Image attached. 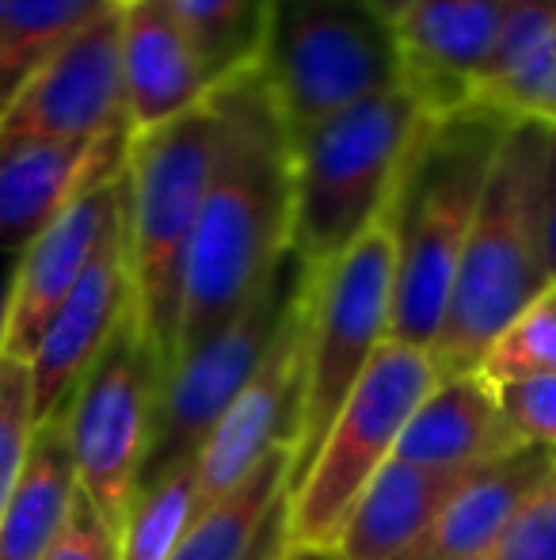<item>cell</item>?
<instances>
[{
	"mask_svg": "<svg viewBox=\"0 0 556 560\" xmlns=\"http://www.w3.org/2000/svg\"><path fill=\"white\" fill-rule=\"evenodd\" d=\"M225 100L229 133L184 252L171 362L237 317L289 252V138L260 69L225 81Z\"/></svg>",
	"mask_w": 556,
	"mask_h": 560,
	"instance_id": "6da1fadb",
	"label": "cell"
},
{
	"mask_svg": "<svg viewBox=\"0 0 556 560\" xmlns=\"http://www.w3.org/2000/svg\"><path fill=\"white\" fill-rule=\"evenodd\" d=\"M504 130L507 118L476 104L423 122L389 202L397 244L389 339L397 343L423 351L435 343Z\"/></svg>",
	"mask_w": 556,
	"mask_h": 560,
	"instance_id": "7a4b0ae2",
	"label": "cell"
},
{
	"mask_svg": "<svg viewBox=\"0 0 556 560\" xmlns=\"http://www.w3.org/2000/svg\"><path fill=\"white\" fill-rule=\"evenodd\" d=\"M545 141L549 130L534 122H507L499 138L442 328L430 343L438 374L481 366L496 336L553 282L542 252Z\"/></svg>",
	"mask_w": 556,
	"mask_h": 560,
	"instance_id": "3957f363",
	"label": "cell"
},
{
	"mask_svg": "<svg viewBox=\"0 0 556 560\" xmlns=\"http://www.w3.org/2000/svg\"><path fill=\"white\" fill-rule=\"evenodd\" d=\"M225 133H229V100L225 84H217L187 115L127 141L122 236H127L130 290H134V317L153 343L161 374H168L176 351L184 252L214 184Z\"/></svg>",
	"mask_w": 556,
	"mask_h": 560,
	"instance_id": "277c9868",
	"label": "cell"
},
{
	"mask_svg": "<svg viewBox=\"0 0 556 560\" xmlns=\"http://www.w3.org/2000/svg\"><path fill=\"white\" fill-rule=\"evenodd\" d=\"M427 112L404 84L289 138V252L320 267L358 241L397 195Z\"/></svg>",
	"mask_w": 556,
	"mask_h": 560,
	"instance_id": "5b68a950",
	"label": "cell"
},
{
	"mask_svg": "<svg viewBox=\"0 0 556 560\" xmlns=\"http://www.w3.org/2000/svg\"><path fill=\"white\" fill-rule=\"evenodd\" d=\"M397 244L389 210L351 248L309 267L305 287V397L289 465V492L301 485L328 423L366 374L393 320Z\"/></svg>",
	"mask_w": 556,
	"mask_h": 560,
	"instance_id": "8992f818",
	"label": "cell"
},
{
	"mask_svg": "<svg viewBox=\"0 0 556 560\" xmlns=\"http://www.w3.org/2000/svg\"><path fill=\"white\" fill-rule=\"evenodd\" d=\"M256 69L286 138L401 84L393 27L363 0H271Z\"/></svg>",
	"mask_w": 556,
	"mask_h": 560,
	"instance_id": "52a82bcc",
	"label": "cell"
},
{
	"mask_svg": "<svg viewBox=\"0 0 556 560\" xmlns=\"http://www.w3.org/2000/svg\"><path fill=\"white\" fill-rule=\"evenodd\" d=\"M438 366L423 347L386 339L328 423L301 485L289 492V541L332 549L363 488L393 462L397 439L435 389Z\"/></svg>",
	"mask_w": 556,
	"mask_h": 560,
	"instance_id": "ba28073f",
	"label": "cell"
},
{
	"mask_svg": "<svg viewBox=\"0 0 556 560\" xmlns=\"http://www.w3.org/2000/svg\"><path fill=\"white\" fill-rule=\"evenodd\" d=\"M305 275L309 267L294 252H286L237 317L225 320L217 332H210L202 343H194L191 351L171 362L161 393H156L153 435H149L138 488L194 465L210 431L222 423V416L229 412L233 400L240 397V389L252 382L260 362L275 347L305 287Z\"/></svg>",
	"mask_w": 556,
	"mask_h": 560,
	"instance_id": "9c48e42d",
	"label": "cell"
},
{
	"mask_svg": "<svg viewBox=\"0 0 556 560\" xmlns=\"http://www.w3.org/2000/svg\"><path fill=\"white\" fill-rule=\"evenodd\" d=\"M161 377L153 343L130 310L61 408L81 495L96 508L107 530H115V538L145 465Z\"/></svg>",
	"mask_w": 556,
	"mask_h": 560,
	"instance_id": "30bf717a",
	"label": "cell"
},
{
	"mask_svg": "<svg viewBox=\"0 0 556 560\" xmlns=\"http://www.w3.org/2000/svg\"><path fill=\"white\" fill-rule=\"evenodd\" d=\"M127 133L122 0L81 27L0 112V153L35 141H104Z\"/></svg>",
	"mask_w": 556,
	"mask_h": 560,
	"instance_id": "8fae6325",
	"label": "cell"
},
{
	"mask_svg": "<svg viewBox=\"0 0 556 560\" xmlns=\"http://www.w3.org/2000/svg\"><path fill=\"white\" fill-rule=\"evenodd\" d=\"M305 287H309V275H305ZM305 287L268 359L260 362L252 382L240 389V397L194 457L199 511L237 488L271 450H294L305 397Z\"/></svg>",
	"mask_w": 556,
	"mask_h": 560,
	"instance_id": "7c38bea8",
	"label": "cell"
},
{
	"mask_svg": "<svg viewBox=\"0 0 556 560\" xmlns=\"http://www.w3.org/2000/svg\"><path fill=\"white\" fill-rule=\"evenodd\" d=\"M127 210V179L122 172L99 179L96 187L73 199L27 248L15 256L12 302H8L4 354L27 362L54 313L61 310L81 275L107 244V236L122 225Z\"/></svg>",
	"mask_w": 556,
	"mask_h": 560,
	"instance_id": "4fadbf2b",
	"label": "cell"
},
{
	"mask_svg": "<svg viewBox=\"0 0 556 560\" xmlns=\"http://www.w3.org/2000/svg\"><path fill=\"white\" fill-rule=\"evenodd\" d=\"M507 0H412L393 23L401 84L427 115L473 104L488 54L504 27Z\"/></svg>",
	"mask_w": 556,
	"mask_h": 560,
	"instance_id": "5bb4252c",
	"label": "cell"
},
{
	"mask_svg": "<svg viewBox=\"0 0 556 560\" xmlns=\"http://www.w3.org/2000/svg\"><path fill=\"white\" fill-rule=\"evenodd\" d=\"M134 310V290H130L127 267V236L122 225L107 236L96 252L88 271L73 287V294L61 302L54 320L46 325L35 354L27 359L31 370V397H35V423L50 420L54 412L69 405L76 382L88 374L99 359L107 339L122 325V317Z\"/></svg>",
	"mask_w": 556,
	"mask_h": 560,
	"instance_id": "9a60e30c",
	"label": "cell"
},
{
	"mask_svg": "<svg viewBox=\"0 0 556 560\" xmlns=\"http://www.w3.org/2000/svg\"><path fill=\"white\" fill-rule=\"evenodd\" d=\"M130 133L104 141H35L0 153V252L20 256L61 210L127 164Z\"/></svg>",
	"mask_w": 556,
	"mask_h": 560,
	"instance_id": "2e32d148",
	"label": "cell"
},
{
	"mask_svg": "<svg viewBox=\"0 0 556 560\" xmlns=\"http://www.w3.org/2000/svg\"><path fill=\"white\" fill-rule=\"evenodd\" d=\"M214 92L164 0H122V107L127 133H149Z\"/></svg>",
	"mask_w": 556,
	"mask_h": 560,
	"instance_id": "e0dca14e",
	"label": "cell"
},
{
	"mask_svg": "<svg viewBox=\"0 0 556 560\" xmlns=\"http://www.w3.org/2000/svg\"><path fill=\"white\" fill-rule=\"evenodd\" d=\"M553 469L556 454L542 446H519L473 469L401 560H481Z\"/></svg>",
	"mask_w": 556,
	"mask_h": 560,
	"instance_id": "ac0fdd59",
	"label": "cell"
},
{
	"mask_svg": "<svg viewBox=\"0 0 556 560\" xmlns=\"http://www.w3.org/2000/svg\"><path fill=\"white\" fill-rule=\"evenodd\" d=\"M522 443L507 428L496 405V389L484 374H442L435 389L419 400L412 420L397 439L401 462L430 469H481Z\"/></svg>",
	"mask_w": 556,
	"mask_h": 560,
	"instance_id": "d6986e66",
	"label": "cell"
},
{
	"mask_svg": "<svg viewBox=\"0 0 556 560\" xmlns=\"http://www.w3.org/2000/svg\"><path fill=\"white\" fill-rule=\"evenodd\" d=\"M289 465L279 446L225 495L194 515L171 560H282L289 541Z\"/></svg>",
	"mask_w": 556,
	"mask_h": 560,
	"instance_id": "ffe728a7",
	"label": "cell"
},
{
	"mask_svg": "<svg viewBox=\"0 0 556 560\" xmlns=\"http://www.w3.org/2000/svg\"><path fill=\"white\" fill-rule=\"evenodd\" d=\"M469 472L473 469H430L393 457L363 488L332 549L340 560H401Z\"/></svg>",
	"mask_w": 556,
	"mask_h": 560,
	"instance_id": "44dd1931",
	"label": "cell"
},
{
	"mask_svg": "<svg viewBox=\"0 0 556 560\" xmlns=\"http://www.w3.org/2000/svg\"><path fill=\"white\" fill-rule=\"evenodd\" d=\"M473 104L507 122L556 130V0H507Z\"/></svg>",
	"mask_w": 556,
	"mask_h": 560,
	"instance_id": "7402d4cb",
	"label": "cell"
},
{
	"mask_svg": "<svg viewBox=\"0 0 556 560\" xmlns=\"http://www.w3.org/2000/svg\"><path fill=\"white\" fill-rule=\"evenodd\" d=\"M76 492L81 485L69 450L66 412H54L50 420L35 423L20 480L0 518V560H46L73 511Z\"/></svg>",
	"mask_w": 556,
	"mask_h": 560,
	"instance_id": "603a6c76",
	"label": "cell"
},
{
	"mask_svg": "<svg viewBox=\"0 0 556 560\" xmlns=\"http://www.w3.org/2000/svg\"><path fill=\"white\" fill-rule=\"evenodd\" d=\"M119 0H0V112L81 27Z\"/></svg>",
	"mask_w": 556,
	"mask_h": 560,
	"instance_id": "cb8c5ba5",
	"label": "cell"
},
{
	"mask_svg": "<svg viewBox=\"0 0 556 560\" xmlns=\"http://www.w3.org/2000/svg\"><path fill=\"white\" fill-rule=\"evenodd\" d=\"M164 4L214 89L260 61L271 0H164Z\"/></svg>",
	"mask_w": 556,
	"mask_h": 560,
	"instance_id": "d4e9b609",
	"label": "cell"
},
{
	"mask_svg": "<svg viewBox=\"0 0 556 560\" xmlns=\"http://www.w3.org/2000/svg\"><path fill=\"white\" fill-rule=\"evenodd\" d=\"M199 515L194 465L138 488L119 530V560H171Z\"/></svg>",
	"mask_w": 556,
	"mask_h": 560,
	"instance_id": "484cf974",
	"label": "cell"
},
{
	"mask_svg": "<svg viewBox=\"0 0 556 560\" xmlns=\"http://www.w3.org/2000/svg\"><path fill=\"white\" fill-rule=\"evenodd\" d=\"M476 374L488 382L530 374H556V282L542 290L484 351Z\"/></svg>",
	"mask_w": 556,
	"mask_h": 560,
	"instance_id": "4316f807",
	"label": "cell"
},
{
	"mask_svg": "<svg viewBox=\"0 0 556 560\" xmlns=\"http://www.w3.org/2000/svg\"><path fill=\"white\" fill-rule=\"evenodd\" d=\"M35 435V397H31L27 362L0 354V518L20 480L23 457Z\"/></svg>",
	"mask_w": 556,
	"mask_h": 560,
	"instance_id": "83f0119b",
	"label": "cell"
},
{
	"mask_svg": "<svg viewBox=\"0 0 556 560\" xmlns=\"http://www.w3.org/2000/svg\"><path fill=\"white\" fill-rule=\"evenodd\" d=\"M496 405L522 446H542L556 454V374H530L492 382Z\"/></svg>",
	"mask_w": 556,
	"mask_h": 560,
	"instance_id": "f1b7e54d",
	"label": "cell"
},
{
	"mask_svg": "<svg viewBox=\"0 0 556 560\" xmlns=\"http://www.w3.org/2000/svg\"><path fill=\"white\" fill-rule=\"evenodd\" d=\"M481 560H556V469L514 511Z\"/></svg>",
	"mask_w": 556,
	"mask_h": 560,
	"instance_id": "f546056e",
	"label": "cell"
},
{
	"mask_svg": "<svg viewBox=\"0 0 556 560\" xmlns=\"http://www.w3.org/2000/svg\"><path fill=\"white\" fill-rule=\"evenodd\" d=\"M46 560H119V538H115V530H107L96 508L76 492L73 511H69Z\"/></svg>",
	"mask_w": 556,
	"mask_h": 560,
	"instance_id": "4dcf8cb0",
	"label": "cell"
},
{
	"mask_svg": "<svg viewBox=\"0 0 556 560\" xmlns=\"http://www.w3.org/2000/svg\"><path fill=\"white\" fill-rule=\"evenodd\" d=\"M542 252L549 279L556 282V130H549L542 164Z\"/></svg>",
	"mask_w": 556,
	"mask_h": 560,
	"instance_id": "1f68e13d",
	"label": "cell"
},
{
	"mask_svg": "<svg viewBox=\"0 0 556 560\" xmlns=\"http://www.w3.org/2000/svg\"><path fill=\"white\" fill-rule=\"evenodd\" d=\"M12 275H15V256H8V252H0V354H4L8 302H12Z\"/></svg>",
	"mask_w": 556,
	"mask_h": 560,
	"instance_id": "d6a6232c",
	"label": "cell"
},
{
	"mask_svg": "<svg viewBox=\"0 0 556 560\" xmlns=\"http://www.w3.org/2000/svg\"><path fill=\"white\" fill-rule=\"evenodd\" d=\"M366 8H370L374 15H378V20H386L389 27H393L397 20H401L404 12H409V4L412 0H363Z\"/></svg>",
	"mask_w": 556,
	"mask_h": 560,
	"instance_id": "836d02e7",
	"label": "cell"
},
{
	"mask_svg": "<svg viewBox=\"0 0 556 560\" xmlns=\"http://www.w3.org/2000/svg\"><path fill=\"white\" fill-rule=\"evenodd\" d=\"M282 560H340L335 549H320V546H289Z\"/></svg>",
	"mask_w": 556,
	"mask_h": 560,
	"instance_id": "e575fe53",
	"label": "cell"
}]
</instances>
